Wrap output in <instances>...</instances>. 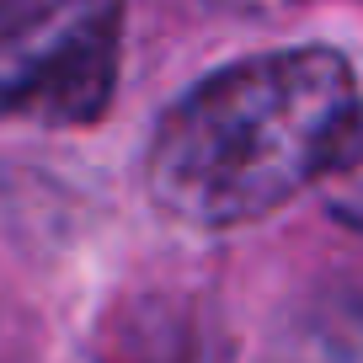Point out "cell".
I'll return each mask as SVG.
<instances>
[{
	"label": "cell",
	"instance_id": "obj_1",
	"mask_svg": "<svg viewBox=\"0 0 363 363\" xmlns=\"http://www.w3.org/2000/svg\"><path fill=\"white\" fill-rule=\"evenodd\" d=\"M347 113L352 69L331 48L240 59L198 80L160 118L150 139V193L187 225H251L315 182Z\"/></svg>",
	"mask_w": 363,
	"mask_h": 363
},
{
	"label": "cell",
	"instance_id": "obj_2",
	"mask_svg": "<svg viewBox=\"0 0 363 363\" xmlns=\"http://www.w3.org/2000/svg\"><path fill=\"white\" fill-rule=\"evenodd\" d=\"M123 0H0V118L91 123L118 86Z\"/></svg>",
	"mask_w": 363,
	"mask_h": 363
},
{
	"label": "cell",
	"instance_id": "obj_3",
	"mask_svg": "<svg viewBox=\"0 0 363 363\" xmlns=\"http://www.w3.org/2000/svg\"><path fill=\"white\" fill-rule=\"evenodd\" d=\"M320 203L342 219L347 230H363V107L352 102V113L342 118L337 139H331L326 160L315 171Z\"/></svg>",
	"mask_w": 363,
	"mask_h": 363
}]
</instances>
